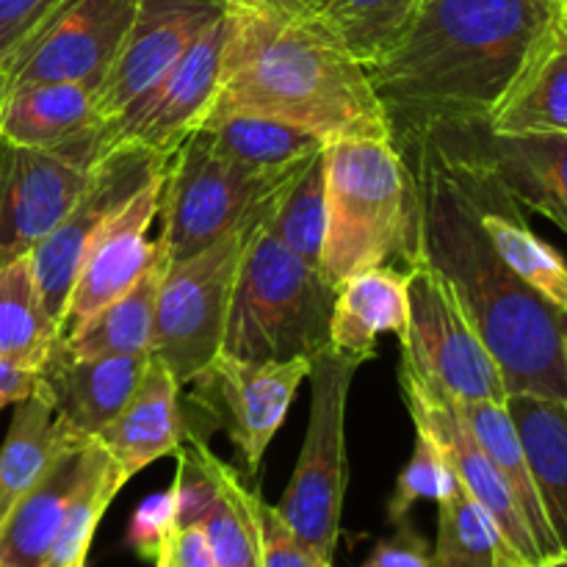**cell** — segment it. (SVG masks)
<instances>
[{"label": "cell", "mask_w": 567, "mask_h": 567, "mask_svg": "<svg viewBox=\"0 0 567 567\" xmlns=\"http://www.w3.org/2000/svg\"><path fill=\"white\" fill-rule=\"evenodd\" d=\"M419 194L421 258L435 266L498 363L507 393L567 399V316L520 280L482 227L452 158L430 131L393 138Z\"/></svg>", "instance_id": "6da1fadb"}, {"label": "cell", "mask_w": 567, "mask_h": 567, "mask_svg": "<svg viewBox=\"0 0 567 567\" xmlns=\"http://www.w3.org/2000/svg\"><path fill=\"white\" fill-rule=\"evenodd\" d=\"M557 14L548 0H424L402 42L365 66L393 138L487 122Z\"/></svg>", "instance_id": "7a4b0ae2"}, {"label": "cell", "mask_w": 567, "mask_h": 567, "mask_svg": "<svg viewBox=\"0 0 567 567\" xmlns=\"http://www.w3.org/2000/svg\"><path fill=\"white\" fill-rule=\"evenodd\" d=\"M236 114L291 122L327 144L347 138L393 142L369 70L319 17L299 14L275 0L227 3L219 89L203 125Z\"/></svg>", "instance_id": "3957f363"}, {"label": "cell", "mask_w": 567, "mask_h": 567, "mask_svg": "<svg viewBox=\"0 0 567 567\" xmlns=\"http://www.w3.org/2000/svg\"><path fill=\"white\" fill-rule=\"evenodd\" d=\"M324 177L327 230L319 269L332 288L374 266L402 264L410 271L419 264V194L396 142L327 144Z\"/></svg>", "instance_id": "277c9868"}, {"label": "cell", "mask_w": 567, "mask_h": 567, "mask_svg": "<svg viewBox=\"0 0 567 567\" xmlns=\"http://www.w3.org/2000/svg\"><path fill=\"white\" fill-rule=\"evenodd\" d=\"M336 288L266 225V203L244 236L221 352L249 363L313 360L330 347Z\"/></svg>", "instance_id": "5b68a950"}, {"label": "cell", "mask_w": 567, "mask_h": 567, "mask_svg": "<svg viewBox=\"0 0 567 567\" xmlns=\"http://www.w3.org/2000/svg\"><path fill=\"white\" fill-rule=\"evenodd\" d=\"M365 360L327 347L310 360V415L305 446L286 496L277 504L293 532L332 563L347 496V404Z\"/></svg>", "instance_id": "8992f818"}, {"label": "cell", "mask_w": 567, "mask_h": 567, "mask_svg": "<svg viewBox=\"0 0 567 567\" xmlns=\"http://www.w3.org/2000/svg\"><path fill=\"white\" fill-rule=\"evenodd\" d=\"M280 188V183L241 172L194 131L166 164L161 183L158 249L166 264H181L238 230Z\"/></svg>", "instance_id": "52a82bcc"}, {"label": "cell", "mask_w": 567, "mask_h": 567, "mask_svg": "<svg viewBox=\"0 0 567 567\" xmlns=\"http://www.w3.org/2000/svg\"><path fill=\"white\" fill-rule=\"evenodd\" d=\"M249 221L203 252L166 264L161 277L150 354L172 371L181 388L221 352Z\"/></svg>", "instance_id": "ba28073f"}, {"label": "cell", "mask_w": 567, "mask_h": 567, "mask_svg": "<svg viewBox=\"0 0 567 567\" xmlns=\"http://www.w3.org/2000/svg\"><path fill=\"white\" fill-rule=\"evenodd\" d=\"M402 365L454 402H507V385L441 271L419 260L408 271Z\"/></svg>", "instance_id": "9c48e42d"}, {"label": "cell", "mask_w": 567, "mask_h": 567, "mask_svg": "<svg viewBox=\"0 0 567 567\" xmlns=\"http://www.w3.org/2000/svg\"><path fill=\"white\" fill-rule=\"evenodd\" d=\"M166 164H169V155H161L155 150L142 147V144L125 142L111 147L92 166L86 186H83L81 197L75 199L70 214L28 255L42 302L55 319V324L61 327V321H64L78 266H81V258L92 238L144 186L164 175Z\"/></svg>", "instance_id": "30bf717a"}, {"label": "cell", "mask_w": 567, "mask_h": 567, "mask_svg": "<svg viewBox=\"0 0 567 567\" xmlns=\"http://www.w3.org/2000/svg\"><path fill=\"white\" fill-rule=\"evenodd\" d=\"M308 374V358L249 363L216 354L214 363L188 382L194 385L188 402L197 408L199 419L225 432L247 474H258L266 449L280 432Z\"/></svg>", "instance_id": "8fae6325"}, {"label": "cell", "mask_w": 567, "mask_h": 567, "mask_svg": "<svg viewBox=\"0 0 567 567\" xmlns=\"http://www.w3.org/2000/svg\"><path fill=\"white\" fill-rule=\"evenodd\" d=\"M138 0H70L0 70V92L33 81L86 83L94 92L120 55Z\"/></svg>", "instance_id": "7c38bea8"}, {"label": "cell", "mask_w": 567, "mask_h": 567, "mask_svg": "<svg viewBox=\"0 0 567 567\" xmlns=\"http://www.w3.org/2000/svg\"><path fill=\"white\" fill-rule=\"evenodd\" d=\"M225 37L227 11L153 89L133 100L105 127L103 153L125 142L142 144L161 155L175 153L203 125L214 105L221 75V55H225Z\"/></svg>", "instance_id": "4fadbf2b"}, {"label": "cell", "mask_w": 567, "mask_h": 567, "mask_svg": "<svg viewBox=\"0 0 567 567\" xmlns=\"http://www.w3.org/2000/svg\"><path fill=\"white\" fill-rule=\"evenodd\" d=\"M225 11L221 0H138L120 55L97 89L105 127L153 89Z\"/></svg>", "instance_id": "5bb4252c"}, {"label": "cell", "mask_w": 567, "mask_h": 567, "mask_svg": "<svg viewBox=\"0 0 567 567\" xmlns=\"http://www.w3.org/2000/svg\"><path fill=\"white\" fill-rule=\"evenodd\" d=\"M399 382H402V396L410 415H413L415 430H424L435 437L437 446L446 454L457 482L485 509L487 518L496 524V529L502 532L504 543L513 548L515 557L524 565L543 563L540 551L535 546V537H532L529 526H526V518L520 513L518 502H515L513 491L502 480V474L491 463V457L482 452L474 432L468 430V424L460 415L457 402L449 399L446 393L424 385L404 365L399 371Z\"/></svg>", "instance_id": "9a60e30c"}, {"label": "cell", "mask_w": 567, "mask_h": 567, "mask_svg": "<svg viewBox=\"0 0 567 567\" xmlns=\"http://www.w3.org/2000/svg\"><path fill=\"white\" fill-rule=\"evenodd\" d=\"M89 172L64 155L0 136V264L25 258L70 214Z\"/></svg>", "instance_id": "2e32d148"}, {"label": "cell", "mask_w": 567, "mask_h": 567, "mask_svg": "<svg viewBox=\"0 0 567 567\" xmlns=\"http://www.w3.org/2000/svg\"><path fill=\"white\" fill-rule=\"evenodd\" d=\"M105 120L86 83L33 81L0 92V136L48 150L92 169L103 155Z\"/></svg>", "instance_id": "e0dca14e"}, {"label": "cell", "mask_w": 567, "mask_h": 567, "mask_svg": "<svg viewBox=\"0 0 567 567\" xmlns=\"http://www.w3.org/2000/svg\"><path fill=\"white\" fill-rule=\"evenodd\" d=\"M164 175L144 186L103 230L92 238L78 266L66 302L61 336L83 324L92 313L133 286L158 258V244L147 238L150 225L158 219V199Z\"/></svg>", "instance_id": "ac0fdd59"}, {"label": "cell", "mask_w": 567, "mask_h": 567, "mask_svg": "<svg viewBox=\"0 0 567 567\" xmlns=\"http://www.w3.org/2000/svg\"><path fill=\"white\" fill-rule=\"evenodd\" d=\"M437 131L480 158L515 203L551 219L567 236V133L498 136L485 122L437 125Z\"/></svg>", "instance_id": "d6986e66"}, {"label": "cell", "mask_w": 567, "mask_h": 567, "mask_svg": "<svg viewBox=\"0 0 567 567\" xmlns=\"http://www.w3.org/2000/svg\"><path fill=\"white\" fill-rule=\"evenodd\" d=\"M153 354L131 358H78L64 347H53L39 369V388L48 393L55 415L81 441H97L100 432L120 415L142 382Z\"/></svg>", "instance_id": "ffe728a7"}, {"label": "cell", "mask_w": 567, "mask_h": 567, "mask_svg": "<svg viewBox=\"0 0 567 567\" xmlns=\"http://www.w3.org/2000/svg\"><path fill=\"white\" fill-rule=\"evenodd\" d=\"M109 460V452L97 441L72 443L0 526V565L44 567L72 502Z\"/></svg>", "instance_id": "44dd1931"}, {"label": "cell", "mask_w": 567, "mask_h": 567, "mask_svg": "<svg viewBox=\"0 0 567 567\" xmlns=\"http://www.w3.org/2000/svg\"><path fill=\"white\" fill-rule=\"evenodd\" d=\"M188 426L181 410V385L161 360L150 358L142 382L114 421L97 435L100 446L114 460L122 480L175 454L186 441Z\"/></svg>", "instance_id": "7402d4cb"}, {"label": "cell", "mask_w": 567, "mask_h": 567, "mask_svg": "<svg viewBox=\"0 0 567 567\" xmlns=\"http://www.w3.org/2000/svg\"><path fill=\"white\" fill-rule=\"evenodd\" d=\"M408 271L374 266L343 280L336 288L330 313V347L369 363L377 354V338L393 332L408 336Z\"/></svg>", "instance_id": "603a6c76"}, {"label": "cell", "mask_w": 567, "mask_h": 567, "mask_svg": "<svg viewBox=\"0 0 567 567\" xmlns=\"http://www.w3.org/2000/svg\"><path fill=\"white\" fill-rule=\"evenodd\" d=\"M498 136L567 133V37L554 22L487 116Z\"/></svg>", "instance_id": "cb8c5ba5"}, {"label": "cell", "mask_w": 567, "mask_h": 567, "mask_svg": "<svg viewBox=\"0 0 567 567\" xmlns=\"http://www.w3.org/2000/svg\"><path fill=\"white\" fill-rule=\"evenodd\" d=\"M507 410L518 430L548 526L567 554V399L513 393Z\"/></svg>", "instance_id": "d4e9b609"}, {"label": "cell", "mask_w": 567, "mask_h": 567, "mask_svg": "<svg viewBox=\"0 0 567 567\" xmlns=\"http://www.w3.org/2000/svg\"><path fill=\"white\" fill-rule=\"evenodd\" d=\"M197 131H203L210 147L233 166L275 183L286 181L327 147L324 138L305 127L252 114L225 116L214 125L197 127Z\"/></svg>", "instance_id": "484cf974"}, {"label": "cell", "mask_w": 567, "mask_h": 567, "mask_svg": "<svg viewBox=\"0 0 567 567\" xmlns=\"http://www.w3.org/2000/svg\"><path fill=\"white\" fill-rule=\"evenodd\" d=\"M81 437L70 435L42 388L14 404L9 432L0 446V526L14 504L48 474L50 465Z\"/></svg>", "instance_id": "4316f807"}, {"label": "cell", "mask_w": 567, "mask_h": 567, "mask_svg": "<svg viewBox=\"0 0 567 567\" xmlns=\"http://www.w3.org/2000/svg\"><path fill=\"white\" fill-rule=\"evenodd\" d=\"M166 260L158 249L155 264L133 282L127 291L111 299L105 308L89 316L78 330L64 338V347L78 358H131L150 354L155 321V299H158L161 277Z\"/></svg>", "instance_id": "83f0119b"}, {"label": "cell", "mask_w": 567, "mask_h": 567, "mask_svg": "<svg viewBox=\"0 0 567 567\" xmlns=\"http://www.w3.org/2000/svg\"><path fill=\"white\" fill-rule=\"evenodd\" d=\"M460 415L474 432L476 443L482 452L491 457L502 480L513 491L515 502H518L520 513H524L526 526H529L535 546L540 551V559L559 557V543L554 537L551 526H548L546 513H543L540 496H537L535 480H532L529 463H526L524 446H520L518 430L513 424L507 402H457Z\"/></svg>", "instance_id": "f1b7e54d"}, {"label": "cell", "mask_w": 567, "mask_h": 567, "mask_svg": "<svg viewBox=\"0 0 567 567\" xmlns=\"http://www.w3.org/2000/svg\"><path fill=\"white\" fill-rule=\"evenodd\" d=\"M61 341V327L48 313L31 260L0 264V360L42 369Z\"/></svg>", "instance_id": "f546056e"}, {"label": "cell", "mask_w": 567, "mask_h": 567, "mask_svg": "<svg viewBox=\"0 0 567 567\" xmlns=\"http://www.w3.org/2000/svg\"><path fill=\"white\" fill-rule=\"evenodd\" d=\"M266 225L277 241L286 244L308 266L319 269L327 230L324 150L288 175L280 188L266 199Z\"/></svg>", "instance_id": "4dcf8cb0"}, {"label": "cell", "mask_w": 567, "mask_h": 567, "mask_svg": "<svg viewBox=\"0 0 567 567\" xmlns=\"http://www.w3.org/2000/svg\"><path fill=\"white\" fill-rule=\"evenodd\" d=\"M524 565L504 543L485 509L468 496L463 485H454L437 502V543L432 567H515Z\"/></svg>", "instance_id": "1f68e13d"}, {"label": "cell", "mask_w": 567, "mask_h": 567, "mask_svg": "<svg viewBox=\"0 0 567 567\" xmlns=\"http://www.w3.org/2000/svg\"><path fill=\"white\" fill-rule=\"evenodd\" d=\"M424 0H330L319 22L363 66L385 59L419 17Z\"/></svg>", "instance_id": "d6a6232c"}, {"label": "cell", "mask_w": 567, "mask_h": 567, "mask_svg": "<svg viewBox=\"0 0 567 567\" xmlns=\"http://www.w3.org/2000/svg\"><path fill=\"white\" fill-rule=\"evenodd\" d=\"M214 474L216 498L199 524L214 563L216 567H260L252 513H249L252 487L244 485L236 471L219 457L214 460Z\"/></svg>", "instance_id": "836d02e7"}, {"label": "cell", "mask_w": 567, "mask_h": 567, "mask_svg": "<svg viewBox=\"0 0 567 567\" xmlns=\"http://www.w3.org/2000/svg\"><path fill=\"white\" fill-rule=\"evenodd\" d=\"M122 487H125V480L116 471L114 460H109L103 468L94 471L92 480L81 487V493L72 502L44 567H72L86 559L100 518H103L105 509L111 507V502H114Z\"/></svg>", "instance_id": "e575fe53"}, {"label": "cell", "mask_w": 567, "mask_h": 567, "mask_svg": "<svg viewBox=\"0 0 567 567\" xmlns=\"http://www.w3.org/2000/svg\"><path fill=\"white\" fill-rule=\"evenodd\" d=\"M457 485L446 454L437 446L435 437L424 430H415V446L410 463L399 474L396 491L388 502V520L393 526L408 524V515L419 502H443Z\"/></svg>", "instance_id": "d590c367"}, {"label": "cell", "mask_w": 567, "mask_h": 567, "mask_svg": "<svg viewBox=\"0 0 567 567\" xmlns=\"http://www.w3.org/2000/svg\"><path fill=\"white\" fill-rule=\"evenodd\" d=\"M249 513H252L260 567H332V563L321 559L319 554L288 526V520L282 518L280 509L271 507L258 491L249 493Z\"/></svg>", "instance_id": "8d00e7d4"}, {"label": "cell", "mask_w": 567, "mask_h": 567, "mask_svg": "<svg viewBox=\"0 0 567 567\" xmlns=\"http://www.w3.org/2000/svg\"><path fill=\"white\" fill-rule=\"evenodd\" d=\"M70 0H0V70Z\"/></svg>", "instance_id": "74e56055"}, {"label": "cell", "mask_w": 567, "mask_h": 567, "mask_svg": "<svg viewBox=\"0 0 567 567\" xmlns=\"http://www.w3.org/2000/svg\"><path fill=\"white\" fill-rule=\"evenodd\" d=\"M175 526V491L155 493V496L144 498L142 507L136 509L131 520V532H127V540L136 548L142 557H150L158 551V543L164 540L166 532Z\"/></svg>", "instance_id": "f35d334b"}, {"label": "cell", "mask_w": 567, "mask_h": 567, "mask_svg": "<svg viewBox=\"0 0 567 567\" xmlns=\"http://www.w3.org/2000/svg\"><path fill=\"white\" fill-rule=\"evenodd\" d=\"M155 567H216L203 526H172L158 543Z\"/></svg>", "instance_id": "ab89813d"}, {"label": "cell", "mask_w": 567, "mask_h": 567, "mask_svg": "<svg viewBox=\"0 0 567 567\" xmlns=\"http://www.w3.org/2000/svg\"><path fill=\"white\" fill-rule=\"evenodd\" d=\"M360 567H432V551L424 537L402 524L391 537L377 543L374 551Z\"/></svg>", "instance_id": "60d3db41"}, {"label": "cell", "mask_w": 567, "mask_h": 567, "mask_svg": "<svg viewBox=\"0 0 567 567\" xmlns=\"http://www.w3.org/2000/svg\"><path fill=\"white\" fill-rule=\"evenodd\" d=\"M37 388H39L37 369L11 363V360H0V410L28 399Z\"/></svg>", "instance_id": "b9f144b4"}, {"label": "cell", "mask_w": 567, "mask_h": 567, "mask_svg": "<svg viewBox=\"0 0 567 567\" xmlns=\"http://www.w3.org/2000/svg\"><path fill=\"white\" fill-rule=\"evenodd\" d=\"M275 3L286 6V9H291V11H299V14L319 17L321 11L330 6V0H275Z\"/></svg>", "instance_id": "7bdbcfd3"}, {"label": "cell", "mask_w": 567, "mask_h": 567, "mask_svg": "<svg viewBox=\"0 0 567 567\" xmlns=\"http://www.w3.org/2000/svg\"><path fill=\"white\" fill-rule=\"evenodd\" d=\"M515 567H567V554H559V557L554 559H543V563L537 565H515Z\"/></svg>", "instance_id": "ee69618b"}, {"label": "cell", "mask_w": 567, "mask_h": 567, "mask_svg": "<svg viewBox=\"0 0 567 567\" xmlns=\"http://www.w3.org/2000/svg\"><path fill=\"white\" fill-rule=\"evenodd\" d=\"M557 25L563 28V33L567 37V3L559 6V14H557Z\"/></svg>", "instance_id": "f6af8a7d"}, {"label": "cell", "mask_w": 567, "mask_h": 567, "mask_svg": "<svg viewBox=\"0 0 567 567\" xmlns=\"http://www.w3.org/2000/svg\"><path fill=\"white\" fill-rule=\"evenodd\" d=\"M72 567H86V559H81V563H75Z\"/></svg>", "instance_id": "bcb514c9"}, {"label": "cell", "mask_w": 567, "mask_h": 567, "mask_svg": "<svg viewBox=\"0 0 567 567\" xmlns=\"http://www.w3.org/2000/svg\"><path fill=\"white\" fill-rule=\"evenodd\" d=\"M548 3H557V6H563V3H567V0H548Z\"/></svg>", "instance_id": "7dc6e473"}, {"label": "cell", "mask_w": 567, "mask_h": 567, "mask_svg": "<svg viewBox=\"0 0 567 567\" xmlns=\"http://www.w3.org/2000/svg\"><path fill=\"white\" fill-rule=\"evenodd\" d=\"M565 349H567V324H565Z\"/></svg>", "instance_id": "c3c4849f"}, {"label": "cell", "mask_w": 567, "mask_h": 567, "mask_svg": "<svg viewBox=\"0 0 567 567\" xmlns=\"http://www.w3.org/2000/svg\"><path fill=\"white\" fill-rule=\"evenodd\" d=\"M221 3H225V6H227V3H230V0H221Z\"/></svg>", "instance_id": "681fc988"}, {"label": "cell", "mask_w": 567, "mask_h": 567, "mask_svg": "<svg viewBox=\"0 0 567 567\" xmlns=\"http://www.w3.org/2000/svg\"><path fill=\"white\" fill-rule=\"evenodd\" d=\"M0 567H3V565H0Z\"/></svg>", "instance_id": "f907efd6"}]
</instances>
